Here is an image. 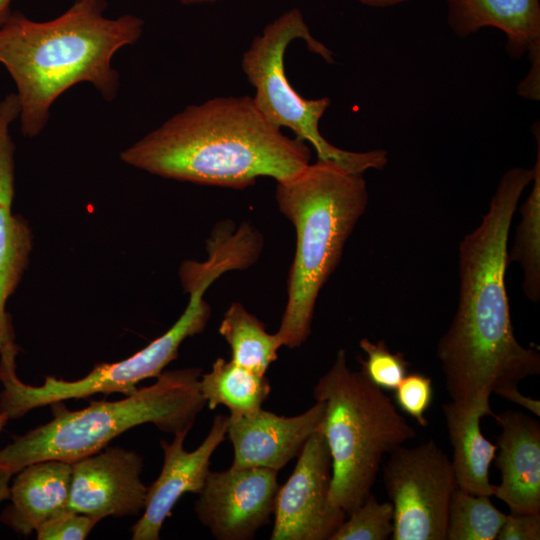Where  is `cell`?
<instances>
[{"mask_svg":"<svg viewBox=\"0 0 540 540\" xmlns=\"http://www.w3.org/2000/svg\"><path fill=\"white\" fill-rule=\"evenodd\" d=\"M332 459L318 429L304 444L292 474L279 487L271 540H329L347 514L330 503Z\"/></svg>","mask_w":540,"mask_h":540,"instance_id":"30bf717a","label":"cell"},{"mask_svg":"<svg viewBox=\"0 0 540 540\" xmlns=\"http://www.w3.org/2000/svg\"><path fill=\"white\" fill-rule=\"evenodd\" d=\"M71 464L70 510L99 521L144 510L148 487L141 480L143 459L135 451L107 446Z\"/></svg>","mask_w":540,"mask_h":540,"instance_id":"4fadbf2b","label":"cell"},{"mask_svg":"<svg viewBox=\"0 0 540 540\" xmlns=\"http://www.w3.org/2000/svg\"><path fill=\"white\" fill-rule=\"evenodd\" d=\"M296 39H303L311 52L327 62L334 61L332 51L312 36L298 9L284 12L254 37L242 56V70L255 90L252 98L259 111L276 127L288 128L297 139L310 143L318 160L335 162L359 174L384 168L387 164L384 150L347 151L333 146L321 135L319 122L330 106V99L303 98L285 72V52Z\"/></svg>","mask_w":540,"mask_h":540,"instance_id":"52a82bcc","label":"cell"},{"mask_svg":"<svg viewBox=\"0 0 540 540\" xmlns=\"http://www.w3.org/2000/svg\"><path fill=\"white\" fill-rule=\"evenodd\" d=\"M98 522L94 517L69 509L42 524L36 535L38 540H83Z\"/></svg>","mask_w":540,"mask_h":540,"instance_id":"4316f807","label":"cell"},{"mask_svg":"<svg viewBox=\"0 0 540 540\" xmlns=\"http://www.w3.org/2000/svg\"><path fill=\"white\" fill-rule=\"evenodd\" d=\"M391 500L393 540H446L450 501L457 489L451 460L432 439L400 446L383 466Z\"/></svg>","mask_w":540,"mask_h":540,"instance_id":"9c48e42d","label":"cell"},{"mask_svg":"<svg viewBox=\"0 0 540 540\" xmlns=\"http://www.w3.org/2000/svg\"><path fill=\"white\" fill-rule=\"evenodd\" d=\"M499 396L527 409L536 416H540V401L523 395L518 387H512L501 391Z\"/></svg>","mask_w":540,"mask_h":540,"instance_id":"f1b7e54d","label":"cell"},{"mask_svg":"<svg viewBox=\"0 0 540 540\" xmlns=\"http://www.w3.org/2000/svg\"><path fill=\"white\" fill-rule=\"evenodd\" d=\"M276 182L278 208L296 233L287 302L276 334L282 346L296 348L311 333L316 300L367 208L368 190L362 174L323 160Z\"/></svg>","mask_w":540,"mask_h":540,"instance_id":"277c9868","label":"cell"},{"mask_svg":"<svg viewBox=\"0 0 540 540\" xmlns=\"http://www.w3.org/2000/svg\"><path fill=\"white\" fill-rule=\"evenodd\" d=\"M324 403L319 430L332 459L330 503L349 515L371 493L382 459L415 438V429L383 389L351 370L340 349L313 389Z\"/></svg>","mask_w":540,"mask_h":540,"instance_id":"8992f818","label":"cell"},{"mask_svg":"<svg viewBox=\"0 0 540 540\" xmlns=\"http://www.w3.org/2000/svg\"><path fill=\"white\" fill-rule=\"evenodd\" d=\"M219 333L231 348V360L258 375H265L282 346L278 335L268 333L239 302L232 303L224 313Z\"/></svg>","mask_w":540,"mask_h":540,"instance_id":"44dd1931","label":"cell"},{"mask_svg":"<svg viewBox=\"0 0 540 540\" xmlns=\"http://www.w3.org/2000/svg\"><path fill=\"white\" fill-rule=\"evenodd\" d=\"M324 403H316L296 416H281L262 408L247 414H229L227 435L232 443V467L282 469L298 456L319 429Z\"/></svg>","mask_w":540,"mask_h":540,"instance_id":"9a60e30c","label":"cell"},{"mask_svg":"<svg viewBox=\"0 0 540 540\" xmlns=\"http://www.w3.org/2000/svg\"><path fill=\"white\" fill-rule=\"evenodd\" d=\"M448 22L459 36L483 27H495L508 37V50L517 57L526 52L531 61L519 94L538 100L540 94L539 0H446Z\"/></svg>","mask_w":540,"mask_h":540,"instance_id":"2e32d148","label":"cell"},{"mask_svg":"<svg viewBox=\"0 0 540 540\" xmlns=\"http://www.w3.org/2000/svg\"><path fill=\"white\" fill-rule=\"evenodd\" d=\"M201 375L202 369L197 367L163 371L154 384L125 398L91 401L76 411L68 410L62 401L52 403V420L0 449V468L15 474L43 460L74 463L143 424H153L165 433H189L206 406Z\"/></svg>","mask_w":540,"mask_h":540,"instance_id":"5b68a950","label":"cell"},{"mask_svg":"<svg viewBox=\"0 0 540 540\" xmlns=\"http://www.w3.org/2000/svg\"><path fill=\"white\" fill-rule=\"evenodd\" d=\"M443 413L453 449L451 463L457 488L473 495L493 496L489 471L497 445L486 439L480 428L483 416H494L490 405L462 409L450 401L443 405Z\"/></svg>","mask_w":540,"mask_h":540,"instance_id":"d6986e66","label":"cell"},{"mask_svg":"<svg viewBox=\"0 0 540 540\" xmlns=\"http://www.w3.org/2000/svg\"><path fill=\"white\" fill-rule=\"evenodd\" d=\"M228 415L218 414L203 442L193 451L184 449L187 432L161 440L163 465L158 478L148 487L141 518L132 526L133 540H158L164 521L179 498L187 492L199 494L210 472V459L227 435Z\"/></svg>","mask_w":540,"mask_h":540,"instance_id":"5bb4252c","label":"cell"},{"mask_svg":"<svg viewBox=\"0 0 540 540\" xmlns=\"http://www.w3.org/2000/svg\"><path fill=\"white\" fill-rule=\"evenodd\" d=\"M0 382H1V371H0Z\"/></svg>","mask_w":540,"mask_h":540,"instance_id":"e575fe53","label":"cell"},{"mask_svg":"<svg viewBox=\"0 0 540 540\" xmlns=\"http://www.w3.org/2000/svg\"><path fill=\"white\" fill-rule=\"evenodd\" d=\"M498 540H539L540 514L511 512L497 536Z\"/></svg>","mask_w":540,"mask_h":540,"instance_id":"83f0119b","label":"cell"},{"mask_svg":"<svg viewBox=\"0 0 540 540\" xmlns=\"http://www.w3.org/2000/svg\"><path fill=\"white\" fill-rule=\"evenodd\" d=\"M397 406L418 425L426 427V411L433 401L432 379L422 373L407 374L394 390Z\"/></svg>","mask_w":540,"mask_h":540,"instance_id":"484cf974","label":"cell"},{"mask_svg":"<svg viewBox=\"0 0 540 540\" xmlns=\"http://www.w3.org/2000/svg\"><path fill=\"white\" fill-rule=\"evenodd\" d=\"M506 519L489 496L457 488L451 498L446 540H494Z\"/></svg>","mask_w":540,"mask_h":540,"instance_id":"603a6c76","label":"cell"},{"mask_svg":"<svg viewBox=\"0 0 540 540\" xmlns=\"http://www.w3.org/2000/svg\"><path fill=\"white\" fill-rule=\"evenodd\" d=\"M200 390L210 410L223 405L230 414H247L262 408L271 385L265 375L217 358L211 370L201 375Z\"/></svg>","mask_w":540,"mask_h":540,"instance_id":"ffe728a7","label":"cell"},{"mask_svg":"<svg viewBox=\"0 0 540 540\" xmlns=\"http://www.w3.org/2000/svg\"><path fill=\"white\" fill-rule=\"evenodd\" d=\"M366 358L357 357L364 375L381 389L394 391L407 375L410 363L402 352L393 353L385 341L372 342L363 338L359 342Z\"/></svg>","mask_w":540,"mask_h":540,"instance_id":"d4e9b609","label":"cell"},{"mask_svg":"<svg viewBox=\"0 0 540 540\" xmlns=\"http://www.w3.org/2000/svg\"><path fill=\"white\" fill-rule=\"evenodd\" d=\"M72 464L43 460L20 470L10 485L11 504L1 521L28 536L48 520L69 510Z\"/></svg>","mask_w":540,"mask_h":540,"instance_id":"ac0fdd59","label":"cell"},{"mask_svg":"<svg viewBox=\"0 0 540 540\" xmlns=\"http://www.w3.org/2000/svg\"><path fill=\"white\" fill-rule=\"evenodd\" d=\"M18 116L16 94H8L0 100V366L3 367H16L19 347L6 304L28 266L33 242L27 221L12 212L15 145L11 126Z\"/></svg>","mask_w":540,"mask_h":540,"instance_id":"7c38bea8","label":"cell"},{"mask_svg":"<svg viewBox=\"0 0 540 540\" xmlns=\"http://www.w3.org/2000/svg\"><path fill=\"white\" fill-rule=\"evenodd\" d=\"M533 132L537 140V158L533 169L532 189L520 206L521 220L516 228L515 241L507 252L508 265L518 262L523 270V291L533 303L540 300V136L539 128Z\"/></svg>","mask_w":540,"mask_h":540,"instance_id":"7402d4cb","label":"cell"},{"mask_svg":"<svg viewBox=\"0 0 540 540\" xmlns=\"http://www.w3.org/2000/svg\"><path fill=\"white\" fill-rule=\"evenodd\" d=\"M8 420L9 418L7 417V415L3 412H0V432L2 431Z\"/></svg>","mask_w":540,"mask_h":540,"instance_id":"836d02e7","label":"cell"},{"mask_svg":"<svg viewBox=\"0 0 540 540\" xmlns=\"http://www.w3.org/2000/svg\"><path fill=\"white\" fill-rule=\"evenodd\" d=\"M105 8L104 0H76L52 20L12 13L0 26V64L15 83L26 137L44 129L55 100L74 85L87 82L107 101L116 97L113 56L139 40L144 21L131 14L108 18Z\"/></svg>","mask_w":540,"mask_h":540,"instance_id":"3957f363","label":"cell"},{"mask_svg":"<svg viewBox=\"0 0 540 540\" xmlns=\"http://www.w3.org/2000/svg\"><path fill=\"white\" fill-rule=\"evenodd\" d=\"M12 0H0V26L6 22V20L11 16V5Z\"/></svg>","mask_w":540,"mask_h":540,"instance_id":"1f68e13d","label":"cell"},{"mask_svg":"<svg viewBox=\"0 0 540 540\" xmlns=\"http://www.w3.org/2000/svg\"><path fill=\"white\" fill-rule=\"evenodd\" d=\"M501 428L495 457L501 482L493 496L511 512L540 514V424L523 412L494 414Z\"/></svg>","mask_w":540,"mask_h":540,"instance_id":"e0dca14e","label":"cell"},{"mask_svg":"<svg viewBox=\"0 0 540 540\" xmlns=\"http://www.w3.org/2000/svg\"><path fill=\"white\" fill-rule=\"evenodd\" d=\"M533 170L504 173L480 225L459 245L460 291L453 320L437 345L451 402L470 409L492 393L540 374V354L515 337L505 284L512 218Z\"/></svg>","mask_w":540,"mask_h":540,"instance_id":"6da1fadb","label":"cell"},{"mask_svg":"<svg viewBox=\"0 0 540 540\" xmlns=\"http://www.w3.org/2000/svg\"><path fill=\"white\" fill-rule=\"evenodd\" d=\"M120 158L163 178L244 189L259 177L295 175L310 163L311 151L270 123L252 97L229 96L187 106Z\"/></svg>","mask_w":540,"mask_h":540,"instance_id":"7a4b0ae2","label":"cell"},{"mask_svg":"<svg viewBox=\"0 0 540 540\" xmlns=\"http://www.w3.org/2000/svg\"><path fill=\"white\" fill-rule=\"evenodd\" d=\"M183 5L203 4V3H215L220 0H176Z\"/></svg>","mask_w":540,"mask_h":540,"instance_id":"d6a6232c","label":"cell"},{"mask_svg":"<svg viewBox=\"0 0 540 540\" xmlns=\"http://www.w3.org/2000/svg\"><path fill=\"white\" fill-rule=\"evenodd\" d=\"M362 4L374 7H386L402 3L406 0H358Z\"/></svg>","mask_w":540,"mask_h":540,"instance_id":"4dcf8cb0","label":"cell"},{"mask_svg":"<svg viewBox=\"0 0 540 540\" xmlns=\"http://www.w3.org/2000/svg\"><path fill=\"white\" fill-rule=\"evenodd\" d=\"M189 301L182 315L163 335L150 342L132 356L114 363H101L76 381H65L46 376L40 386L22 382L16 369H1L3 390L0 393V412L9 419L23 417L29 411L69 399L86 398L97 393L135 392L137 384L157 377L177 359L185 339L200 334L206 328L211 308L202 289L189 293Z\"/></svg>","mask_w":540,"mask_h":540,"instance_id":"ba28073f","label":"cell"},{"mask_svg":"<svg viewBox=\"0 0 540 540\" xmlns=\"http://www.w3.org/2000/svg\"><path fill=\"white\" fill-rule=\"evenodd\" d=\"M12 473L0 468V502L10 498V480Z\"/></svg>","mask_w":540,"mask_h":540,"instance_id":"f546056e","label":"cell"},{"mask_svg":"<svg viewBox=\"0 0 540 540\" xmlns=\"http://www.w3.org/2000/svg\"><path fill=\"white\" fill-rule=\"evenodd\" d=\"M394 511L391 502H379L370 493L329 540H387L393 533Z\"/></svg>","mask_w":540,"mask_h":540,"instance_id":"cb8c5ba5","label":"cell"},{"mask_svg":"<svg viewBox=\"0 0 540 540\" xmlns=\"http://www.w3.org/2000/svg\"><path fill=\"white\" fill-rule=\"evenodd\" d=\"M277 475L264 467L210 471L195 502L199 521L218 540L252 539L274 513Z\"/></svg>","mask_w":540,"mask_h":540,"instance_id":"8fae6325","label":"cell"}]
</instances>
